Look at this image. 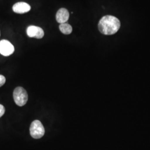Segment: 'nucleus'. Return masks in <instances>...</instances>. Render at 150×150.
Wrapping results in <instances>:
<instances>
[{"mask_svg": "<svg viewBox=\"0 0 150 150\" xmlns=\"http://www.w3.org/2000/svg\"><path fill=\"white\" fill-rule=\"evenodd\" d=\"M6 82L5 77L3 75H0V87L3 86Z\"/></svg>", "mask_w": 150, "mask_h": 150, "instance_id": "obj_9", "label": "nucleus"}, {"mask_svg": "<svg viewBox=\"0 0 150 150\" xmlns=\"http://www.w3.org/2000/svg\"><path fill=\"white\" fill-rule=\"evenodd\" d=\"M15 51L13 45L6 40H2L0 41V54L4 56H9Z\"/></svg>", "mask_w": 150, "mask_h": 150, "instance_id": "obj_4", "label": "nucleus"}, {"mask_svg": "<svg viewBox=\"0 0 150 150\" xmlns=\"http://www.w3.org/2000/svg\"><path fill=\"white\" fill-rule=\"evenodd\" d=\"M30 132L33 139H39L43 137L45 131L42 123L39 120H35L30 126Z\"/></svg>", "mask_w": 150, "mask_h": 150, "instance_id": "obj_3", "label": "nucleus"}, {"mask_svg": "<svg viewBox=\"0 0 150 150\" xmlns=\"http://www.w3.org/2000/svg\"><path fill=\"white\" fill-rule=\"evenodd\" d=\"M5 112V108L2 105L0 104V117H1L4 115Z\"/></svg>", "mask_w": 150, "mask_h": 150, "instance_id": "obj_10", "label": "nucleus"}, {"mask_svg": "<svg viewBox=\"0 0 150 150\" xmlns=\"http://www.w3.org/2000/svg\"><path fill=\"white\" fill-rule=\"evenodd\" d=\"M27 35L30 38L41 39L44 36V31L42 28L36 26H30L26 30Z\"/></svg>", "mask_w": 150, "mask_h": 150, "instance_id": "obj_5", "label": "nucleus"}, {"mask_svg": "<svg viewBox=\"0 0 150 150\" xmlns=\"http://www.w3.org/2000/svg\"><path fill=\"white\" fill-rule=\"evenodd\" d=\"M69 17L70 14L68 10L64 8H62L57 11L56 18L57 22L61 24L66 23V22L69 19Z\"/></svg>", "mask_w": 150, "mask_h": 150, "instance_id": "obj_7", "label": "nucleus"}, {"mask_svg": "<svg viewBox=\"0 0 150 150\" xmlns=\"http://www.w3.org/2000/svg\"><path fill=\"white\" fill-rule=\"evenodd\" d=\"M59 30L64 35H69L72 31V27L69 23H61L59 26Z\"/></svg>", "mask_w": 150, "mask_h": 150, "instance_id": "obj_8", "label": "nucleus"}, {"mask_svg": "<svg viewBox=\"0 0 150 150\" xmlns=\"http://www.w3.org/2000/svg\"><path fill=\"white\" fill-rule=\"evenodd\" d=\"M12 10L16 13L22 14L30 11L31 6L26 2H19L14 4L12 7Z\"/></svg>", "mask_w": 150, "mask_h": 150, "instance_id": "obj_6", "label": "nucleus"}, {"mask_svg": "<svg viewBox=\"0 0 150 150\" xmlns=\"http://www.w3.org/2000/svg\"><path fill=\"white\" fill-rule=\"evenodd\" d=\"M13 96L16 105L20 107L25 105L28 101L27 92L22 87H16L13 91Z\"/></svg>", "mask_w": 150, "mask_h": 150, "instance_id": "obj_2", "label": "nucleus"}, {"mask_svg": "<svg viewBox=\"0 0 150 150\" xmlns=\"http://www.w3.org/2000/svg\"><path fill=\"white\" fill-rule=\"evenodd\" d=\"M120 26L121 23L118 18L110 15L103 16L98 25L99 31L105 35H112L116 33Z\"/></svg>", "mask_w": 150, "mask_h": 150, "instance_id": "obj_1", "label": "nucleus"}]
</instances>
